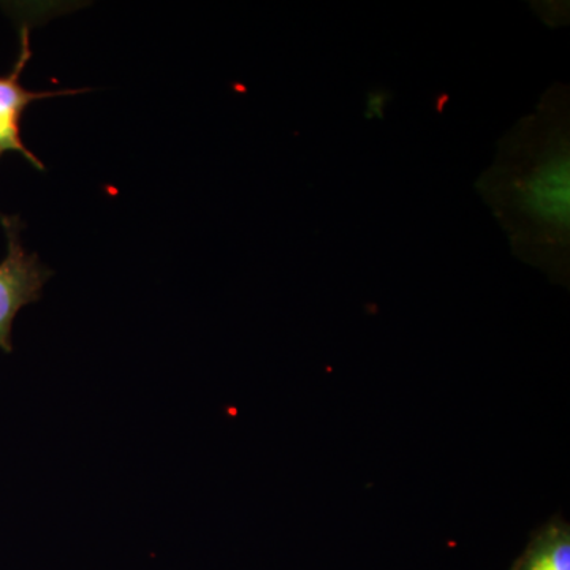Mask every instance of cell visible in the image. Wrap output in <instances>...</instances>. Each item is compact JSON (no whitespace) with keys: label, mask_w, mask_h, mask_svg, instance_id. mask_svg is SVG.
Here are the masks:
<instances>
[{"label":"cell","mask_w":570,"mask_h":570,"mask_svg":"<svg viewBox=\"0 0 570 570\" xmlns=\"http://www.w3.org/2000/svg\"><path fill=\"white\" fill-rule=\"evenodd\" d=\"M0 224L7 238V255L0 262V348L10 354L14 318L22 307L39 302L52 272L41 264L39 255L22 247L20 217L0 216Z\"/></svg>","instance_id":"1"},{"label":"cell","mask_w":570,"mask_h":570,"mask_svg":"<svg viewBox=\"0 0 570 570\" xmlns=\"http://www.w3.org/2000/svg\"><path fill=\"white\" fill-rule=\"evenodd\" d=\"M20 55L13 69L7 77H0V157L6 153H20L32 167L45 171V165L36 154L26 148L21 138L22 112L36 100L51 99V97L78 96V94L91 92V88L62 89V91H29L22 88L20 78L22 70L31 61V24L24 21L20 28Z\"/></svg>","instance_id":"2"},{"label":"cell","mask_w":570,"mask_h":570,"mask_svg":"<svg viewBox=\"0 0 570 570\" xmlns=\"http://www.w3.org/2000/svg\"><path fill=\"white\" fill-rule=\"evenodd\" d=\"M512 570H570V527L561 517L534 532Z\"/></svg>","instance_id":"3"},{"label":"cell","mask_w":570,"mask_h":570,"mask_svg":"<svg viewBox=\"0 0 570 570\" xmlns=\"http://www.w3.org/2000/svg\"><path fill=\"white\" fill-rule=\"evenodd\" d=\"M528 206L546 220L564 224L569 214V164L550 163L528 184Z\"/></svg>","instance_id":"4"}]
</instances>
